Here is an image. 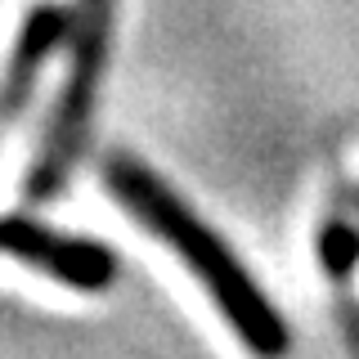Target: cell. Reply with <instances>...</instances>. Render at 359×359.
<instances>
[{"label": "cell", "mask_w": 359, "mask_h": 359, "mask_svg": "<svg viewBox=\"0 0 359 359\" xmlns=\"http://www.w3.org/2000/svg\"><path fill=\"white\" fill-rule=\"evenodd\" d=\"M104 184H108V194L144 224V229L157 233L180 261L194 269V278L224 310L229 328L243 337L247 351H256L261 359H278L287 351L283 319H278V310L261 297V287L252 283V274L233 261L229 247H224L216 233H211L207 224H202L194 211H189L184 202L149 171V166L130 162V157H112V162L104 166Z\"/></svg>", "instance_id": "obj_1"}, {"label": "cell", "mask_w": 359, "mask_h": 359, "mask_svg": "<svg viewBox=\"0 0 359 359\" xmlns=\"http://www.w3.org/2000/svg\"><path fill=\"white\" fill-rule=\"evenodd\" d=\"M108 32H112V0H72L63 90L54 99L45 140L27 166V180H22V202H50L72 175L90 121H95V99L108 63Z\"/></svg>", "instance_id": "obj_2"}, {"label": "cell", "mask_w": 359, "mask_h": 359, "mask_svg": "<svg viewBox=\"0 0 359 359\" xmlns=\"http://www.w3.org/2000/svg\"><path fill=\"white\" fill-rule=\"evenodd\" d=\"M0 252L22 261V265H36L50 278H59L67 287H81V292L104 287L117 274L108 247H99L90 238H67V233H54V229H45L36 220H22V216L0 220Z\"/></svg>", "instance_id": "obj_3"}, {"label": "cell", "mask_w": 359, "mask_h": 359, "mask_svg": "<svg viewBox=\"0 0 359 359\" xmlns=\"http://www.w3.org/2000/svg\"><path fill=\"white\" fill-rule=\"evenodd\" d=\"M67 27H72V14L63 5H32L27 9V18H22L18 36L5 54V67H0V135L22 117V108H27L50 54L67 36Z\"/></svg>", "instance_id": "obj_4"}]
</instances>
